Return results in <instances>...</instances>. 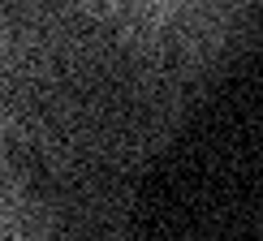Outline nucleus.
<instances>
[{
    "label": "nucleus",
    "instance_id": "f257e3e1",
    "mask_svg": "<svg viewBox=\"0 0 263 241\" xmlns=\"http://www.w3.org/2000/svg\"><path fill=\"white\" fill-rule=\"evenodd\" d=\"M0 241H108L52 177L0 95Z\"/></svg>",
    "mask_w": 263,
    "mask_h": 241
}]
</instances>
